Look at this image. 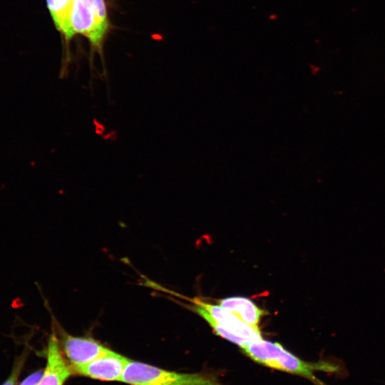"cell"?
I'll return each instance as SVG.
<instances>
[{
	"mask_svg": "<svg viewBox=\"0 0 385 385\" xmlns=\"http://www.w3.org/2000/svg\"><path fill=\"white\" fill-rule=\"evenodd\" d=\"M129 359L109 350L88 364L76 369L73 373L104 381H121Z\"/></svg>",
	"mask_w": 385,
	"mask_h": 385,
	"instance_id": "5b68a950",
	"label": "cell"
},
{
	"mask_svg": "<svg viewBox=\"0 0 385 385\" xmlns=\"http://www.w3.org/2000/svg\"><path fill=\"white\" fill-rule=\"evenodd\" d=\"M73 374L61 351L55 330L49 336L46 349V364L36 385H63Z\"/></svg>",
	"mask_w": 385,
	"mask_h": 385,
	"instance_id": "8992f818",
	"label": "cell"
},
{
	"mask_svg": "<svg viewBox=\"0 0 385 385\" xmlns=\"http://www.w3.org/2000/svg\"><path fill=\"white\" fill-rule=\"evenodd\" d=\"M42 374L43 371H36L26 377L20 385H36Z\"/></svg>",
	"mask_w": 385,
	"mask_h": 385,
	"instance_id": "8fae6325",
	"label": "cell"
},
{
	"mask_svg": "<svg viewBox=\"0 0 385 385\" xmlns=\"http://www.w3.org/2000/svg\"><path fill=\"white\" fill-rule=\"evenodd\" d=\"M241 349L258 364L302 376L315 385H327L317 377V371L332 374L339 378H344L348 374L346 366L340 360L323 359L308 362L286 350L278 342L262 339L250 342Z\"/></svg>",
	"mask_w": 385,
	"mask_h": 385,
	"instance_id": "6da1fadb",
	"label": "cell"
},
{
	"mask_svg": "<svg viewBox=\"0 0 385 385\" xmlns=\"http://www.w3.org/2000/svg\"><path fill=\"white\" fill-rule=\"evenodd\" d=\"M91 1L94 4V5L96 6L98 10L99 11L101 16L106 19L107 18V12L106 9V5L103 0H91Z\"/></svg>",
	"mask_w": 385,
	"mask_h": 385,
	"instance_id": "7c38bea8",
	"label": "cell"
},
{
	"mask_svg": "<svg viewBox=\"0 0 385 385\" xmlns=\"http://www.w3.org/2000/svg\"><path fill=\"white\" fill-rule=\"evenodd\" d=\"M70 22L73 34H82L94 46L101 47L108 21L101 16L91 0H73Z\"/></svg>",
	"mask_w": 385,
	"mask_h": 385,
	"instance_id": "3957f363",
	"label": "cell"
},
{
	"mask_svg": "<svg viewBox=\"0 0 385 385\" xmlns=\"http://www.w3.org/2000/svg\"><path fill=\"white\" fill-rule=\"evenodd\" d=\"M121 381L129 385H222L214 377L203 374L168 371L130 359Z\"/></svg>",
	"mask_w": 385,
	"mask_h": 385,
	"instance_id": "7a4b0ae2",
	"label": "cell"
},
{
	"mask_svg": "<svg viewBox=\"0 0 385 385\" xmlns=\"http://www.w3.org/2000/svg\"><path fill=\"white\" fill-rule=\"evenodd\" d=\"M219 304L232 312L247 324L260 329L259 323L265 312L250 299L242 297H231L221 299Z\"/></svg>",
	"mask_w": 385,
	"mask_h": 385,
	"instance_id": "ba28073f",
	"label": "cell"
},
{
	"mask_svg": "<svg viewBox=\"0 0 385 385\" xmlns=\"http://www.w3.org/2000/svg\"><path fill=\"white\" fill-rule=\"evenodd\" d=\"M73 2V0H47L48 9L56 27L68 39L74 35L70 22Z\"/></svg>",
	"mask_w": 385,
	"mask_h": 385,
	"instance_id": "9c48e42d",
	"label": "cell"
},
{
	"mask_svg": "<svg viewBox=\"0 0 385 385\" xmlns=\"http://www.w3.org/2000/svg\"><path fill=\"white\" fill-rule=\"evenodd\" d=\"M60 336V346L72 372L110 350L90 337H76L65 332H62Z\"/></svg>",
	"mask_w": 385,
	"mask_h": 385,
	"instance_id": "277c9868",
	"label": "cell"
},
{
	"mask_svg": "<svg viewBox=\"0 0 385 385\" xmlns=\"http://www.w3.org/2000/svg\"><path fill=\"white\" fill-rule=\"evenodd\" d=\"M24 361L25 357H24V355H22L19 357V359L16 360L9 377L4 381L2 385H15L16 384L18 377L21 371Z\"/></svg>",
	"mask_w": 385,
	"mask_h": 385,
	"instance_id": "30bf717a",
	"label": "cell"
},
{
	"mask_svg": "<svg viewBox=\"0 0 385 385\" xmlns=\"http://www.w3.org/2000/svg\"><path fill=\"white\" fill-rule=\"evenodd\" d=\"M192 302L207 311L221 327L232 334L247 342L262 339L260 329L247 324L232 312L220 305L210 304L198 298H194Z\"/></svg>",
	"mask_w": 385,
	"mask_h": 385,
	"instance_id": "52a82bcc",
	"label": "cell"
}]
</instances>
